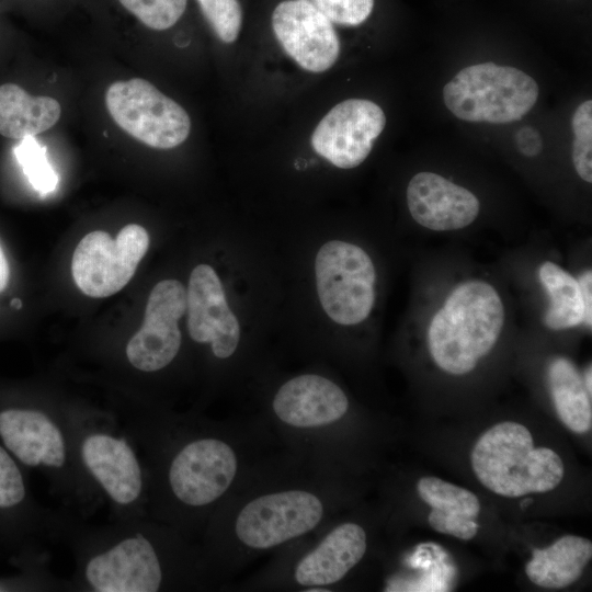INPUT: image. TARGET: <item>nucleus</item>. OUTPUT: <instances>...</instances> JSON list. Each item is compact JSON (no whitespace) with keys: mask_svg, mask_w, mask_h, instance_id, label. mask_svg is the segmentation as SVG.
Instances as JSON below:
<instances>
[{"mask_svg":"<svg viewBox=\"0 0 592 592\" xmlns=\"http://www.w3.org/2000/svg\"><path fill=\"white\" fill-rule=\"evenodd\" d=\"M186 310V291L177 280L160 281L151 289L141 327L126 346L129 363L141 372L168 366L181 348L178 320Z\"/></svg>","mask_w":592,"mask_h":592,"instance_id":"obj_12","label":"nucleus"},{"mask_svg":"<svg viewBox=\"0 0 592 592\" xmlns=\"http://www.w3.org/2000/svg\"><path fill=\"white\" fill-rule=\"evenodd\" d=\"M554 407L560 421L574 433L592 426L591 394L574 364L566 357L554 358L547 369Z\"/></svg>","mask_w":592,"mask_h":592,"instance_id":"obj_21","label":"nucleus"},{"mask_svg":"<svg viewBox=\"0 0 592 592\" xmlns=\"http://www.w3.org/2000/svg\"><path fill=\"white\" fill-rule=\"evenodd\" d=\"M516 143L519 150L527 157L536 156L542 149L539 135L528 126L517 133Z\"/></svg>","mask_w":592,"mask_h":592,"instance_id":"obj_31","label":"nucleus"},{"mask_svg":"<svg viewBox=\"0 0 592 592\" xmlns=\"http://www.w3.org/2000/svg\"><path fill=\"white\" fill-rule=\"evenodd\" d=\"M591 557L592 544L589 539L565 535L544 549H534L525 572L538 587L560 589L581 577Z\"/></svg>","mask_w":592,"mask_h":592,"instance_id":"obj_19","label":"nucleus"},{"mask_svg":"<svg viewBox=\"0 0 592 592\" xmlns=\"http://www.w3.org/2000/svg\"><path fill=\"white\" fill-rule=\"evenodd\" d=\"M86 578L99 592H156L163 570L156 548L138 534L91 558Z\"/></svg>","mask_w":592,"mask_h":592,"instance_id":"obj_15","label":"nucleus"},{"mask_svg":"<svg viewBox=\"0 0 592 592\" xmlns=\"http://www.w3.org/2000/svg\"><path fill=\"white\" fill-rule=\"evenodd\" d=\"M580 289L582 293V298L584 301L585 307V318L584 322L589 328L592 326V273L591 271H585L579 278H578Z\"/></svg>","mask_w":592,"mask_h":592,"instance_id":"obj_32","label":"nucleus"},{"mask_svg":"<svg viewBox=\"0 0 592 592\" xmlns=\"http://www.w3.org/2000/svg\"><path fill=\"white\" fill-rule=\"evenodd\" d=\"M591 366H589L585 371V374H584V378H583V382H584V385L588 389V391L590 394H592V384H591V379H592V374H591Z\"/></svg>","mask_w":592,"mask_h":592,"instance_id":"obj_34","label":"nucleus"},{"mask_svg":"<svg viewBox=\"0 0 592 592\" xmlns=\"http://www.w3.org/2000/svg\"><path fill=\"white\" fill-rule=\"evenodd\" d=\"M417 491L421 500L432 509L473 519L480 512V502L476 494L436 477L419 479Z\"/></svg>","mask_w":592,"mask_h":592,"instance_id":"obj_23","label":"nucleus"},{"mask_svg":"<svg viewBox=\"0 0 592 592\" xmlns=\"http://www.w3.org/2000/svg\"><path fill=\"white\" fill-rule=\"evenodd\" d=\"M81 453L84 465L112 500L129 504L139 497L141 469L125 440L92 434L84 440Z\"/></svg>","mask_w":592,"mask_h":592,"instance_id":"obj_17","label":"nucleus"},{"mask_svg":"<svg viewBox=\"0 0 592 592\" xmlns=\"http://www.w3.org/2000/svg\"><path fill=\"white\" fill-rule=\"evenodd\" d=\"M411 217L434 231H452L467 227L478 216L479 200L469 190L434 172H419L407 187Z\"/></svg>","mask_w":592,"mask_h":592,"instance_id":"obj_16","label":"nucleus"},{"mask_svg":"<svg viewBox=\"0 0 592 592\" xmlns=\"http://www.w3.org/2000/svg\"><path fill=\"white\" fill-rule=\"evenodd\" d=\"M200 9L225 44L236 42L242 26V8L238 0H197Z\"/></svg>","mask_w":592,"mask_h":592,"instance_id":"obj_27","label":"nucleus"},{"mask_svg":"<svg viewBox=\"0 0 592 592\" xmlns=\"http://www.w3.org/2000/svg\"><path fill=\"white\" fill-rule=\"evenodd\" d=\"M538 276L550 298L544 323L551 330H562L584 322L585 307L578 278L550 261L540 265Z\"/></svg>","mask_w":592,"mask_h":592,"instance_id":"obj_22","label":"nucleus"},{"mask_svg":"<svg viewBox=\"0 0 592 592\" xmlns=\"http://www.w3.org/2000/svg\"><path fill=\"white\" fill-rule=\"evenodd\" d=\"M148 247L149 235L137 224L123 227L115 239L105 231L89 232L72 255L73 281L90 297L111 296L132 280Z\"/></svg>","mask_w":592,"mask_h":592,"instance_id":"obj_10","label":"nucleus"},{"mask_svg":"<svg viewBox=\"0 0 592 592\" xmlns=\"http://www.w3.org/2000/svg\"><path fill=\"white\" fill-rule=\"evenodd\" d=\"M312 544L291 545L257 581L261 587L311 592L331 591L364 558L367 533L358 523L344 521L323 527Z\"/></svg>","mask_w":592,"mask_h":592,"instance_id":"obj_6","label":"nucleus"},{"mask_svg":"<svg viewBox=\"0 0 592 592\" xmlns=\"http://www.w3.org/2000/svg\"><path fill=\"white\" fill-rule=\"evenodd\" d=\"M538 98L536 81L524 71L494 62L468 66L443 89L446 107L459 119L506 124L521 119Z\"/></svg>","mask_w":592,"mask_h":592,"instance_id":"obj_7","label":"nucleus"},{"mask_svg":"<svg viewBox=\"0 0 592 592\" xmlns=\"http://www.w3.org/2000/svg\"><path fill=\"white\" fill-rule=\"evenodd\" d=\"M11 304H12V306H14V307L19 308V307H20V305H21V301H20L19 299H14V300H12V303H11Z\"/></svg>","mask_w":592,"mask_h":592,"instance_id":"obj_35","label":"nucleus"},{"mask_svg":"<svg viewBox=\"0 0 592 592\" xmlns=\"http://www.w3.org/2000/svg\"><path fill=\"white\" fill-rule=\"evenodd\" d=\"M187 329L197 343H209L219 360L232 356L240 342V326L230 310L215 270L207 264L194 267L186 291Z\"/></svg>","mask_w":592,"mask_h":592,"instance_id":"obj_14","label":"nucleus"},{"mask_svg":"<svg viewBox=\"0 0 592 592\" xmlns=\"http://www.w3.org/2000/svg\"><path fill=\"white\" fill-rule=\"evenodd\" d=\"M504 307L497 289L471 280L456 286L432 317L428 346L435 364L453 375L471 372L497 343Z\"/></svg>","mask_w":592,"mask_h":592,"instance_id":"obj_3","label":"nucleus"},{"mask_svg":"<svg viewBox=\"0 0 592 592\" xmlns=\"http://www.w3.org/2000/svg\"><path fill=\"white\" fill-rule=\"evenodd\" d=\"M430 526L442 534L452 535L459 539L469 540L478 532L479 525L475 519L432 509L428 516Z\"/></svg>","mask_w":592,"mask_h":592,"instance_id":"obj_30","label":"nucleus"},{"mask_svg":"<svg viewBox=\"0 0 592 592\" xmlns=\"http://www.w3.org/2000/svg\"><path fill=\"white\" fill-rule=\"evenodd\" d=\"M105 104L124 132L149 147L171 149L190 135L186 111L147 80L114 82L106 90Z\"/></svg>","mask_w":592,"mask_h":592,"instance_id":"obj_9","label":"nucleus"},{"mask_svg":"<svg viewBox=\"0 0 592 592\" xmlns=\"http://www.w3.org/2000/svg\"><path fill=\"white\" fill-rule=\"evenodd\" d=\"M25 488L20 469L10 455L0 446V508H11L20 503Z\"/></svg>","mask_w":592,"mask_h":592,"instance_id":"obj_29","label":"nucleus"},{"mask_svg":"<svg viewBox=\"0 0 592 592\" xmlns=\"http://www.w3.org/2000/svg\"><path fill=\"white\" fill-rule=\"evenodd\" d=\"M350 411L343 389L330 378L307 373L283 383L270 401L266 425L291 452L327 467L330 439Z\"/></svg>","mask_w":592,"mask_h":592,"instance_id":"obj_4","label":"nucleus"},{"mask_svg":"<svg viewBox=\"0 0 592 592\" xmlns=\"http://www.w3.org/2000/svg\"><path fill=\"white\" fill-rule=\"evenodd\" d=\"M273 32L285 53L303 69L323 72L339 58L332 22L310 0H284L273 10Z\"/></svg>","mask_w":592,"mask_h":592,"instance_id":"obj_13","label":"nucleus"},{"mask_svg":"<svg viewBox=\"0 0 592 592\" xmlns=\"http://www.w3.org/2000/svg\"><path fill=\"white\" fill-rule=\"evenodd\" d=\"M149 29L162 31L173 26L183 15L187 0H118Z\"/></svg>","mask_w":592,"mask_h":592,"instance_id":"obj_26","label":"nucleus"},{"mask_svg":"<svg viewBox=\"0 0 592 592\" xmlns=\"http://www.w3.org/2000/svg\"><path fill=\"white\" fill-rule=\"evenodd\" d=\"M14 157L32 187L42 196L58 186V175L47 159V149L35 136H27L13 148Z\"/></svg>","mask_w":592,"mask_h":592,"instance_id":"obj_24","label":"nucleus"},{"mask_svg":"<svg viewBox=\"0 0 592 592\" xmlns=\"http://www.w3.org/2000/svg\"><path fill=\"white\" fill-rule=\"evenodd\" d=\"M232 425L229 433L193 439L172 457L168 485L173 498L189 509L224 504L267 460L257 455V434Z\"/></svg>","mask_w":592,"mask_h":592,"instance_id":"obj_2","label":"nucleus"},{"mask_svg":"<svg viewBox=\"0 0 592 592\" xmlns=\"http://www.w3.org/2000/svg\"><path fill=\"white\" fill-rule=\"evenodd\" d=\"M0 435L5 446L25 465L61 467L66 459L62 434L44 413L8 409L0 412Z\"/></svg>","mask_w":592,"mask_h":592,"instance_id":"obj_18","label":"nucleus"},{"mask_svg":"<svg viewBox=\"0 0 592 592\" xmlns=\"http://www.w3.org/2000/svg\"><path fill=\"white\" fill-rule=\"evenodd\" d=\"M315 273L320 304L334 322L353 326L369 316L376 271L361 247L340 240L325 243L317 253Z\"/></svg>","mask_w":592,"mask_h":592,"instance_id":"obj_8","label":"nucleus"},{"mask_svg":"<svg viewBox=\"0 0 592 592\" xmlns=\"http://www.w3.org/2000/svg\"><path fill=\"white\" fill-rule=\"evenodd\" d=\"M471 467L491 492L519 498L555 489L565 474L560 456L548 447H534L530 430L504 421L488 429L471 451Z\"/></svg>","mask_w":592,"mask_h":592,"instance_id":"obj_5","label":"nucleus"},{"mask_svg":"<svg viewBox=\"0 0 592 592\" xmlns=\"http://www.w3.org/2000/svg\"><path fill=\"white\" fill-rule=\"evenodd\" d=\"M9 274H10L9 264L3 253V250L0 246V292H2L5 288L9 281Z\"/></svg>","mask_w":592,"mask_h":592,"instance_id":"obj_33","label":"nucleus"},{"mask_svg":"<svg viewBox=\"0 0 592 592\" xmlns=\"http://www.w3.org/2000/svg\"><path fill=\"white\" fill-rule=\"evenodd\" d=\"M574 139L572 143V162L578 175L585 182H592V101L582 102L573 113L571 121Z\"/></svg>","mask_w":592,"mask_h":592,"instance_id":"obj_25","label":"nucleus"},{"mask_svg":"<svg viewBox=\"0 0 592 592\" xmlns=\"http://www.w3.org/2000/svg\"><path fill=\"white\" fill-rule=\"evenodd\" d=\"M385 125V113L375 102L344 100L320 119L312 132L311 146L333 166L352 169L368 157Z\"/></svg>","mask_w":592,"mask_h":592,"instance_id":"obj_11","label":"nucleus"},{"mask_svg":"<svg viewBox=\"0 0 592 592\" xmlns=\"http://www.w3.org/2000/svg\"><path fill=\"white\" fill-rule=\"evenodd\" d=\"M332 22L344 26L364 23L374 8V0H311Z\"/></svg>","mask_w":592,"mask_h":592,"instance_id":"obj_28","label":"nucleus"},{"mask_svg":"<svg viewBox=\"0 0 592 592\" xmlns=\"http://www.w3.org/2000/svg\"><path fill=\"white\" fill-rule=\"evenodd\" d=\"M1 590H2V589H0V591H1Z\"/></svg>","mask_w":592,"mask_h":592,"instance_id":"obj_36","label":"nucleus"},{"mask_svg":"<svg viewBox=\"0 0 592 592\" xmlns=\"http://www.w3.org/2000/svg\"><path fill=\"white\" fill-rule=\"evenodd\" d=\"M61 107L50 96H33L14 83L0 86V135L22 139L35 136L59 119Z\"/></svg>","mask_w":592,"mask_h":592,"instance_id":"obj_20","label":"nucleus"},{"mask_svg":"<svg viewBox=\"0 0 592 592\" xmlns=\"http://www.w3.org/2000/svg\"><path fill=\"white\" fill-rule=\"evenodd\" d=\"M288 456L267 459L223 504V565L232 574L326 526L331 511L327 467Z\"/></svg>","mask_w":592,"mask_h":592,"instance_id":"obj_1","label":"nucleus"}]
</instances>
